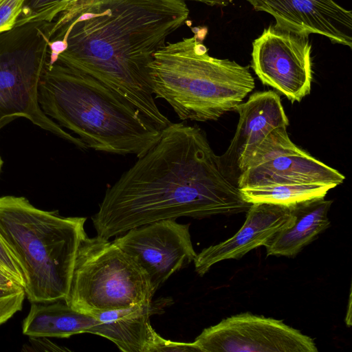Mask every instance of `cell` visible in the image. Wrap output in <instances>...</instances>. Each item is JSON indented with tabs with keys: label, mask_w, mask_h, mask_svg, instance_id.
<instances>
[{
	"label": "cell",
	"mask_w": 352,
	"mask_h": 352,
	"mask_svg": "<svg viewBox=\"0 0 352 352\" xmlns=\"http://www.w3.org/2000/svg\"><path fill=\"white\" fill-rule=\"evenodd\" d=\"M311 48L309 36L270 25L252 43V67L263 84L300 102L311 91Z\"/></svg>",
	"instance_id": "obj_10"
},
{
	"label": "cell",
	"mask_w": 352,
	"mask_h": 352,
	"mask_svg": "<svg viewBox=\"0 0 352 352\" xmlns=\"http://www.w3.org/2000/svg\"><path fill=\"white\" fill-rule=\"evenodd\" d=\"M335 188L320 184H278L239 188L249 204L267 203L290 206L305 200L325 197Z\"/></svg>",
	"instance_id": "obj_18"
},
{
	"label": "cell",
	"mask_w": 352,
	"mask_h": 352,
	"mask_svg": "<svg viewBox=\"0 0 352 352\" xmlns=\"http://www.w3.org/2000/svg\"><path fill=\"white\" fill-rule=\"evenodd\" d=\"M3 163V160H2V159H1V157L0 156V172H1V167H2Z\"/></svg>",
	"instance_id": "obj_27"
},
{
	"label": "cell",
	"mask_w": 352,
	"mask_h": 352,
	"mask_svg": "<svg viewBox=\"0 0 352 352\" xmlns=\"http://www.w3.org/2000/svg\"><path fill=\"white\" fill-rule=\"evenodd\" d=\"M201 352H317L312 338L282 320L250 312L204 329L193 342Z\"/></svg>",
	"instance_id": "obj_9"
},
{
	"label": "cell",
	"mask_w": 352,
	"mask_h": 352,
	"mask_svg": "<svg viewBox=\"0 0 352 352\" xmlns=\"http://www.w3.org/2000/svg\"><path fill=\"white\" fill-rule=\"evenodd\" d=\"M191 352L200 351L199 347L192 342L171 341L157 335L152 352Z\"/></svg>",
	"instance_id": "obj_23"
},
{
	"label": "cell",
	"mask_w": 352,
	"mask_h": 352,
	"mask_svg": "<svg viewBox=\"0 0 352 352\" xmlns=\"http://www.w3.org/2000/svg\"><path fill=\"white\" fill-rule=\"evenodd\" d=\"M94 1H95V0H79L78 1V3L72 8H77V7H81L83 6H86V5L91 3Z\"/></svg>",
	"instance_id": "obj_26"
},
{
	"label": "cell",
	"mask_w": 352,
	"mask_h": 352,
	"mask_svg": "<svg viewBox=\"0 0 352 352\" xmlns=\"http://www.w3.org/2000/svg\"><path fill=\"white\" fill-rule=\"evenodd\" d=\"M102 321L79 312L65 300L32 302L22 331L30 338H69L87 333Z\"/></svg>",
	"instance_id": "obj_17"
},
{
	"label": "cell",
	"mask_w": 352,
	"mask_h": 352,
	"mask_svg": "<svg viewBox=\"0 0 352 352\" xmlns=\"http://www.w3.org/2000/svg\"><path fill=\"white\" fill-rule=\"evenodd\" d=\"M234 111L239 116L236 130L220 159L226 173L236 184L267 136L275 129L287 128L289 120L280 96L273 91L252 94Z\"/></svg>",
	"instance_id": "obj_13"
},
{
	"label": "cell",
	"mask_w": 352,
	"mask_h": 352,
	"mask_svg": "<svg viewBox=\"0 0 352 352\" xmlns=\"http://www.w3.org/2000/svg\"><path fill=\"white\" fill-rule=\"evenodd\" d=\"M189 224L168 219L132 228L113 241L146 272L153 292L174 273L193 262Z\"/></svg>",
	"instance_id": "obj_11"
},
{
	"label": "cell",
	"mask_w": 352,
	"mask_h": 352,
	"mask_svg": "<svg viewBox=\"0 0 352 352\" xmlns=\"http://www.w3.org/2000/svg\"><path fill=\"white\" fill-rule=\"evenodd\" d=\"M293 221L290 206L252 204L243 225L234 236L197 254L193 261L195 272L202 276L220 261L243 257L252 250L264 246L276 233L290 226Z\"/></svg>",
	"instance_id": "obj_14"
},
{
	"label": "cell",
	"mask_w": 352,
	"mask_h": 352,
	"mask_svg": "<svg viewBox=\"0 0 352 352\" xmlns=\"http://www.w3.org/2000/svg\"><path fill=\"white\" fill-rule=\"evenodd\" d=\"M324 197L290 205L294 221L276 233L264 245L267 256H294L330 226L328 212L333 201Z\"/></svg>",
	"instance_id": "obj_16"
},
{
	"label": "cell",
	"mask_w": 352,
	"mask_h": 352,
	"mask_svg": "<svg viewBox=\"0 0 352 352\" xmlns=\"http://www.w3.org/2000/svg\"><path fill=\"white\" fill-rule=\"evenodd\" d=\"M20 286L14 278L0 270V288L12 289Z\"/></svg>",
	"instance_id": "obj_24"
},
{
	"label": "cell",
	"mask_w": 352,
	"mask_h": 352,
	"mask_svg": "<svg viewBox=\"0 0 352 352\" xmlns=\"http://www.w3.org/2000/svg\"><path fill=\"white\" fill-rule=\"evenodd\" d=\"M25 293L23 287L0 288V326L22 309Z\"/></svg>",
	"instance_id": "obj_20"
},
{
	"label": "cell",
	"mask_w": 352,
	"mask_h": 352,
	"mask_svg": "<svg viewBox=\"0 0 352 352\" xmlns=\"http://www.w3.org/2000/svg\"><path fill=\"white\" fill-rule=\"evenodd\" d=\"M0 270H1V269L0 268Z\"/></svg>",
	"instance_id": "obj_28"
},
{
	"label": "cell",
	"mask_w": 352,
	"mask_h": 352,
	"mask_svg": "<svg viewBox=\"0 0 352 352\" xmlns=\"http://www.w3.org/2000/svg\"><path fill=\"white\" fill-rule=\"evenodd\" d=\"M168 43L149 65L154 96L167 102L182 120H217L234 111L255 87L248 67L209 55L206 28Z\"/></svg>",
	"instance_id": "obj_4"
},
{
	"label": "cell",
	"mask_w": 352,
	"mask_h": 352,
	"mask_svg": "<svg viewBox=\"0 0 352 352\" xmlns=\"http://www.w3.org/2000/svg\"><path fill=\"white\" fill-rule=\"evenodd\" d=\"M154 294L146 272L113 241L83 236L65 300L68 305L97 319L107 311L150 304Z\"/></svg>",
	"instance_id": "obj_6"
},
{
	"label": "cell",
	"mask_w": 352,
	"mask_h": 352,
	"mask_svg": "<svg viewBox=\"0 0 352 352\" xmlns=\"http://www.w3.org/2000/svg\"><path fill=\"white\" fill-rule=\"evenodd\" d=\"M79 0H25L16 25L30 22H52Z\"/></svg>",
	"instance_id": "obj_19"
},
{
	"label": "cell",
	"mask_w": 352,
	"mask_h": 352,
	"mask_svg": "<svg viewBox=\"0 0 352 352\" xmlns=\"http://www.w3.org/2000/svg\"><path fill=\"white\" fill-rule=\"evenodd\" d=\"M0 268L14 278L21 287L25 286L23 270L16 258L0 236Z\"/></svg>",
	"instance_id": "obj_21"
},
{
	"label": "cell",
	"mask_w": 352,
	"mask_h": 352,
	"mask_svg": "<svg viewBox=\"0 0 352 352\" xmlns=\"http://www.w3.org/2000/svg\"><path fill=\"white\" fill-rule=\"evenodd\" d=\"M38 100L46 116L97 151L138 158L162 135V130L116 91L58 61L47 62Z\"/></svg>",
	"instance_id": "obj_3"
},
{
	"label": "cell",
	"mask_w": 352,
	"mask_h": 352,
	"mask_svg": "<svg viewBox=\"0 0 352 352\" xmlns=\"http://www.w3.org/2000/svg\"><path fill=\"white\" fill-rule=\"evenodd\" d=\"M252 204L226 173L205 133L171 123L159 140L109 186L91 217L109 239L153 222L247 212Z\"/></svg>",
	"instance_id": "obj_1"
},
{
	"label": "cell",
	"mask_w": 352,
	"mask_h": 352,
	"mask_svg": "<svg viewBox=\"0 0 352 352\" xmlns=\"http://www.w3.org/2000/svg\"><path fill=\"white\" fill-rule=\"evenodd\" d=\"M192 1L202 3L210 6H226L230 2V0H184Z\"/></svg>",
	"instance_id": "obj_25"
},
{
	"label": "cell",
	"mask_w": 352,
	"mask_h": 352,
	"mask_svg": "<svg viewBox=\"0 0 352 352\" xmlns=\"http://www.w3.org/2000/svg\"><path fill=\"white\" fill-rule=\"evenodd\" d=\"M345 177L298 147L287 128L272 131L236 180L239 188L278 184H320L334 187Z\"/></svg>",
	"instance_id": "obj_8"
},
{
	"label": "cell",
	"mask_w": 352,
	"mask_h": 352,
	"mask_svg": "<svg viewBox=\"0 0 352 352\" xmlns=\"http://www.w3.org/2000/svg\"><path fill=\"white\" fill-rule=\"evenodd\" d=\"M25 0H0V32L16 25Z\"/></svg>",
	"instance_id": "obj_22"
},
{
	"label": "cell",
	"mask_w": 352,
	"mask_h": 352,
	"mask_svg": "<svg viewBox=\"0 0 352 352\" xmlns=\"http://www.w3.org/2000/svg\"><path fill=\"white\" fill-rule=\"evenodd\" d=\"M53 21L30 22L0 32V130L23 117L78 148L88 149L79 138L46 116L38 103V85L47 62Z\"/></svg>",
	"instance_id": "obj_7"
},
{
	"label": "cell",
	"mask_w": 352,
	"mask_h": 352,
	"mask_svg": "<svg viewBox=\"0 0 352 352\" xmlns=\"http://www.w3.org/2000/svg\"><path fill=\"white\" fill-rule=\"evenodd\" d=\"M256 11L272 15L274 25L296 34H320L352 47V12L334 0H246Z\"/></svg>",
	"instance_id": "obj_12"
},
{
	"label": "cell",
	"mask_w": 352,
	"mask_h": 352,
	"mask_svg": "<svg viewBox=\"0 0 352 352\" xmlns=\"http://www.w3.org/2000/svg\"><path fill=\"white\" fill-rule=\"evenodd\" d=\"M188 16L184 0H95L54 20L49 50L58 62L116 91L163 130L171 122L155 102L149 65Z\"/></svg>",
	"instance_id": "obj_2"
},
{
	"label": "cell",
	"mask_w": 352,
	"mask_h": 352,
	"mask_svg": "<svg viewBox=\"0 0 352 352\" xmlns=\"http://www.w3.org/2000/svg\"><path fill=\"white\" fill-rule=\"evenodd\" d=\"M162 308V305L151 302L107 311L98 316L102 322L87 333L109 340L124 352H152L158 333L153 328L150 318Z\"/></svg>",
	"instance_id": "obj_15"
},
{
	"label": "cell",
	"mask_w": 352,
	"mask_h": 352,
	"mask_svg": "<svg viewBox=\"0 0 352 352\" xmlns=\"http://www.w3.org/2000/svg\"><path fill=\"white\" fill-rule=\"evenodd\" d=\"M86 219L38 209L23 197H0V236L23 270L31 303L67 298Z\"/></svg>",
	"instance_id": "obj_5"
}]
</instances>
